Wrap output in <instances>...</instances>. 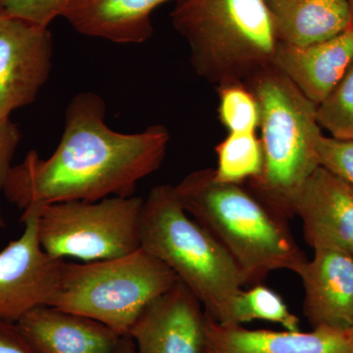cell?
<instances>
[{
  "instance_id": "6da1fadb",
  "label": "cell",
  "mask_w": 353,
  "mask_h": 353,
  "mask_svg": "<svg viewBox=\"0 0 353 353\" xmlns=\"http://www.w3.org/2000/svg\"><path fill=\"white\" fill-rule=\"evenodd\" d=\"M105 117L101 95L76 94L55 152L43 159L31 150L13 165L1 190L6 199L24 211L34 204L134 196L138 183L163 163L170 134L161 125L134 134L114 131Z\"/></svg>"
},
{
  "instance_id": "7a4b0ae2",
  "label": "cell",
  "mask_w": 353,
  "mask_h": 353,
  "mask_svg": "<svg viewBox=\"0 0 353 353\" xmlns=\"http://www.w3.org/2000/svg\"><path fill=\"white\" fill-rule=\"evenodd\" d=\"M175 189L185 212L233 259L245 285H259L276 270L299 275L307 261L288 220L276 214L245 183L220 182L214 169L206 168L189 174Z\"/></svg>"
},
{
  "instance_id": "3957f363",
  "label": "cell",
  "mask_w": 353,
  "mask_h": 353,
  "mask_svg": "<svg viewBox=\"0 0 353 353\" xmlns=\"http://www.w3.org/2000/svg\"><path fill=\"white\" fill-rule=\"evenodd\" d=\"M260 110L263 166L246 187L276 214L289 220L304 183L320 167L322 129L317 105L274 66L248 79Z\"/></svg>"
},
{
  "instance_id": "277c9868",
  "label": "cell",
  "mask_w": 353,
  "mask_h": 353,
  "mask_svg": "<svg viewBox=\"0 0 353 353\" xmlns=\"http://www.w3.org/2000/svg\"><path fill=\"white\" fill-rule=\"evenodd\" d=\"M170 16L194 72L216 87L273 66L280 41L266 0H179Z\"/></svg>"
},
{
  "instance_id": "5b68a950",
  "label": "cell",
  "mask_w": 353,
  "mask_h": 353,
  "mask_svg": "<svg viewBox=\"0 0 353 353\" xmlns=\"http://www.w3.org/2000/svg\"><path fill=\"white\" fill-rule=\"evenodd\" d=\"M141 248L161 260L201 301L214 321L232 326L245 283L226 250L183 209L175 185H155L143 201Z\"/></svg>"
},
{
  "instance_id": "8992f818",
  "label": "cell",
  "mask_w": 353,
  "mask_h": 353,
  "mask_svg": "<svg viewBox=\"0 0 353 353\" xmlns=\"http://www.w3.org/2000/svg\"><path fill=\"white\" fill-rule=\"evenodd\" d=\"M178 281L173 270L143 248L103 261H64L48 305L101 322L125 336L146 306Z\"/></svg>"
},
{
  "instance_id": "52a82bcc",
  "label": "cell",
  "mask_w": 353,
  "mask_h": 353,
  "mask_svg": "<svg viewBox=\"0 0 353 353\" xmlns=\"http://www.w3.org/2000/svg\"><path fill=\"white\" fill-rule=\"evenodd\" d=\"M141 197H108L41 206L38 236L52 259L85 262L119 259L141 248Z\"/></svg>"
},
{
  "instance_id": "ba28073f",
  "label": "cell",
  "mask_w": 353,
  "mask_h": 353,
  "mask_svg": "<svg viewBox=\"0 0 353 353\" xmlns=\"http://www.w3.org/2000/svg\"><path fill=\"white\" fill-rule=\"evenodd\" d=\"M41 206L23 211L24 232L0 252V319L17 322L32 309L48 305L57 289L64 260L52 259L39 243Z\"/></svg>"
},
{
  "instance_id": "9c48e42d",
  "label": "cell",
  "mask_w": 353,
  "mask_h": 353,
  "mask_svg": "<svg viewBox=\"0 0 353 353\" xmlns=\"http://www.w3.org/2000/svg\"><path fill=\"white\" fill-rule=\"evenodd\" d=\"M52 58L50 28L0 13V121L36 101Z\"/></svg>"
},
{
  "instance_id": "30bf717a",
  "label": "cell",
  "mask_w": 353,
  "mask_h": 353,
  "mask_svg": "<svg viewBox=\"0 0 353 353\" xmlns=\"http://www.w3.org/2000/svg\"><path fill=\"white\" fill-rule=\"evenodd\" d=\"M205 311L180 280L143 311L128 336L138 353H206Z\"/></svg>"
},
{
  "instance_id": "8fae6325",
  "label": "cell",
  "mask_w": 353,
  "mask_h": 353,
  "mask_svg": "<svg viewBox=\"0 0 353 353\" xmlns=\"http://www.w3.org/2000/svg\"><path fill=\"white\" fill-rule=\"evenodd\" d=\"M299 276L304 288L303 314L312 327L350 330L353 325V255L330 245L313 248Z\"/></svg>"
},
{
  "instance_id": "7c38bea8",
  "label": "cell",
  "mask_w": 353,
  "mask_h": 353,
  "mask_svg": "<svg viewBox=\"0 0 353 353\" xmlns=\"http://www.w3.org/2000/svg\"><path fill=\"white\" fill-rule=\"evenodd\" d=\"M311 248L330 245L353 255V188L320 166L309 176L294 204Z\"/></svg>"
},
{
  "instance_id": "4fadbf2b",
  "label": "cell",
  "mask_w": 353,
  "mask_h": 353,
  "mask_svg": "<svg viewBox=\"0 0 353 353\" xmlns=\"http://www.w3.org/2000/svg\"><path fill=\"white\" fill-rule=\"evenodd\" d=\"M206 353H353V333L320 326L276 332L225 326L206 314Z\"/></svg>"
},
{
  "instance_id": "5bb4252c",
  "label": "cell",
  "mask_w": 353,
  "mask_h": 353,
  "mask_svg": "<svg viewBox=\"0 0 353 353\" xmlns=\"http://www.w3.org/2000/svg\"><path fill=\"white\" fill-rule=\"evenodd\" d=\"M16 324L38 353H116L122 339L101 322L50 305L32 309Z\"/></svg>"
},
{
  "instance_id": "9a60e30c",
  "label": "cell",
  "mask_w": 353,
  "mask_h": 353,
  "mask_svg": "<svg viewBox=\"0 0 353 353\" xmlns=\"http://www.w3.org/2000/svg\"><path fill=\"white\" fill-rule=\"evenodd\" d=\"M353 60V28L308 46L280 43L273 66L308 99L320 103L338 85Z\"/></svg>"
},
{
  "instance_id": "2e32d148",
  "label": "cell",
  "mask_w": 353,
  "mask_h": 353,
  "mask_svg": "<svg viewBox=\"0 0 353 353\" xmlns=\"http://www.w3.org/2000/svg\"><path fill=\"white\" fill-rule=\"evenodd\" d=\"M179 0H74L63 18L83 36L114 43H143L152 38V14Z\"/></svg>"
},
{
  "instance_id": "e0dca14e",
  "label": "cell",
  "mask_w": 353,
  "mask_h": 353,
  "mask_svg": "<svg viewBox=\"0 0 353 353\" xmlns=\"http://www.w3.org/2000/svg\"><path fill=\"white\" fill-rule=\"evenodd\" d=\"M280 43L308 46L353 28L347 0H266Z\"/></svg>"
},
{
  "instance_id": "ac0fdd59",
  "label": "cell",
  "mask_w": 353,
  "mask_h": 353,
  "mask_svg": "<svg viewBox=\"0 0 353 353\" xmlns=\"http://www.w3.org/2000/svg\"><path fill=\"white\" fill-rule=\"evenodd\" d=\"M218 181L243 185L259 175L263 166V152L255 132H229L215 148Z\"/></svg>"
},
{
  "instance_id": "d6986e66",
  "label": "cell",
  "mask_w": 353,
  "mask_h": 353,
  "mask_svg": "<svg viewBox=\"0 0 353 353\" xmlns=\"http://www.w3.org/2000/svg\"><path fill=\"white\" fill-rule=\"evenodd\" d=\"M254 320L277 323L287 331H299V319L290 312L284 299L260 284L241 290L232 307V326H241Z\"/></svg>"
},
{
  "instance_id": "ffe728a7",
  "label": "cell",
  "mask_w": 353,
  "mask_h": 353,
  "mask_svg": "<svg viewBox=\"0 0 353 353\" xmlns=\"http://www.w3.org/2000/svg\"><path fill=\"white\" fill-rule=\"evenodd\" d=\"M221 124L229 132H255L260 125L259 103L245 83H224L216 87Z\"/></svg>"
},
{
  "instance_id": "44dd1931",
  "label": "cell",
  "mask_w": 353,
  "mask_h": 353,
  "mask_svg": "<svg viewBox=\"0 0 353 353\" xmlns=\"http://www.w3.org/2000/svg\"><path fill=\"white\" fill-rule=\"evenodd\" d=\"M316 117L332 138L353 139V60L331 94L317 106Z\"/></svg>"
},
{
  "instance_id": "7402d4cb",
  "label": "cell",
  "mask_w": 353,
  "mask_h": 353,
  "mask_svg": "<svg viewBox=\"0 0 353 353\" xmlns=\"http://www.w3.org/2000/svg\"><path fill=\"white\" fill-rule=\"evenodd\" d=\"M74 0H0V13L50 27L58 17H63Z\"/></svg>"
},
{
  "instance_id": "603a6c76",
  "label": "cell",
  "mask_w": 353,
  "mask_h": 353,
  "mask_svg": "<svg viewBox=\"0 0 353 353\" xmlns=\"http://www.w3.org/2000/svg\"><path fill=\"white\" fill-rule=\"evenodd\" d=\"M317 152L320 166L353 188V139H336L322 134L318 141Z\"/></svg>"
},
{
  "instance_id": "cb8c5ba5",
  "label": "cell",
  "mask_w": 353,
  "mask_h": 353,
  "mask_svg": "<svg viewBox=\"0 0 353 353\" xmlns=\"http://www.w3.org/2000/svg\"><path fill=\"white\" fill-rule=\"evenodd\" d=\"M21 141L19 128L10 119L0 121V192L9 171L12 168V161Z\"/></svg>"
},
{
  "instance_id": "d4e9b609",
  "label": "cell",
  "mask_w": 353,
  "mask_h": 353,
  "mask_svg": "<svg viewBox=\"0 0 353 353\" xmlns=\"http://www.w3.org/2000/svg\"><path fill=\"white\" fill-rule=\"evenodd\" d=\"M0 353H38L15 322L0 319Z\"/></svg>"
},
{
  "instance_id": "484cf974",
  "label": "cell",
  "mask_w": 353,
  "mask_h": 353,
  "mask_svg": "<svg viewBox=\"0 0 353 353\" xmlns=\"http://www.w3.org/2000/svg\"><path fill=\"white\" fill-rule=\"evenodd\" d=\"M116 353H138L134 341L129 336H122L119 347Z\"/></svg>"
},
{
  "instance_id": "4316f807",
  "label": "cell",
  "mask_w": 353,
  "mask_h": 353,
  "mask_svg": "<svg viewBox=\"0 0 353 353\" xmlns=\"http://www.w3.org/2000/svg\"><path fill=\"white\" fill-rule=\"evenodd\" d=\"M6 227V221H4L3 214H2L1 208H0V230Z\"/></svg>"
},
{
  "instance_id": "83f0119b",
  "label": "cell",
  "mask_w": 353,
  "mask_h": 353,
  "mask_svg": "<svg viewBox=\"0 0 353 353\" xmlns=\"http://www.w3.org/2000/svg\"><path fill=\"white\" fill-rule=\"evenodd\" d=\"M348 3H350V9H352V21H353V0H347Z\"/></svg>"
},
{
  "instance_id": "f1b7e54d",
  "label": "cell",
  "mask_w": 353,
  "mask_h": 353,
  "mask_svg": "<svg viewBox=\"0 0 353 353\" xmlns=\"http://www.w3.org/2000/svg\"><path fill=\"white\" fill-rule=\"evenodd\" d=\"M350 331H352V333H353V325H352V328H350Z\"/></svg>"
}]
</instances>
